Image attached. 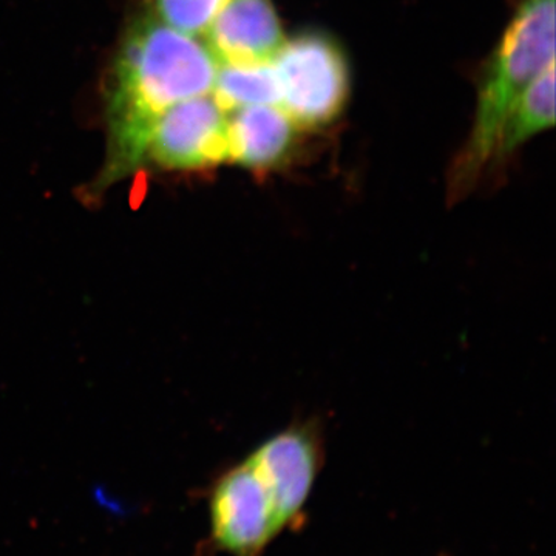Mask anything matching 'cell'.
Segmentation results:
<instances>
[{"label":"cell","instance_id":"5b68a950","mask_svg":"<svg viewBox=\"0 0 556 556\" xmlns=\"http://www.w3.org/2000/svg\"><path fill=\"white\" fill-rule=\"evenodd\" d=\"M211 526L215 543L233 556H258L278 535L268 489L248 457L214 485Z\"/></svg>","mask_w":556,"mask_h":556},{"label":"cell","instance_id":"6da1fadb","mask_svg":"<svg viewBox=\"0 0 556 556\" xmlns=\"http://www.w3.org/2000/svg\"><path fill=\"white\" fill-rule=\"evenodd\" d=\"M217 70L214 54L195 36L155 14L139 17L124 36L110 72L108 159L94 188H108L144 164L161 116L178 102L211 93Z\"/></svg>","mask_w":556,"mask_h":556},{"label":"cell","instance_id":"52a82bcc","mask_svg":"<svg viewBox=\"0 0 556 556\" xmlns=\"http://www.w3.org/2000/svg\"><path fill=\"white\" fill-rule=\"evenodd\" d=\"M204 36L218 64L270 62L287 42L273 0H228Z\"/></svg>","mask_w":556,"mask_h":556},{"label":"cell","instance_id":"7a4b0ae2","mask_svg":"<svg viewBox=\"0 0 556 556\" xmlns=\"http://www.w3.org/2000/svg\"><path fill=\"white\" fill-rule=\"evenodd\" d=\"M552 64L555 0H522L482 75L470 137L450 167V200L464 199L493 169L497 137L507 113Z\"/></svg>","mask_w":556,"mask_h":556},{"label":"cell","instance_id":"ba28073f","mask_svg":"<svg viewBox=\"0 0 556 556\" xmlns=\"http://www.w3.org/2000/svg\"><path fill=\"white\" fill-rule=\"evenodd\" d=\"M299 130L278 104L233 110L228 116V161L257 174L280 169L298 149Z\"/></svg>","mask_w":556,"mask_h":556},{"label":"cell","instance_id":"3957f363","mask_svg":"<svg viewBox=\"0 0 556 556\" xmlns=\"http://www.w3.org/2000/svg\"><path fill=\"white\" fill-rule=\"evenodd\" d=\"M278 105L300 129H317L339 118L350 94V70L342 49L321 33L287 40L273 61Z\"/></svg>","mask_w":556,"mask_h":556},{"label":"cell","instance_id":"30bf717a","mask_svg":"<svg viewBox=\"0 0 556 556\" xmlns=\"http://www.w3.org/2000/svg\"><path fill=\"white\" fill-rule=\"evenodd\" d=\"M212 97L225 112L251 105L278 104V84L273 61L218 64Z\"/></svg>","mask_w":556,"mask_h":556},{"label":"cell","instance_id":"8992f818","mask_svg":"<svg viewBox=\"0 0 556 556\" xmlns=\"http://www.w3.org/2000/svg\"><path fill=\"white\" fill-rule=\"evenodd\" d=\"M268 489L277 532L291 525L305 507L321 466L317 428L294 424L260 444L248 456Z\"/></svg>","mask_w":556,"mask_h":556},{"label":"cell","instance_id":"8fae6325","mask_svg":"<svg viewBox=\"0 0 556 556\" xmlns=\"http://www.w3.org/2000/svg\"><path fill=\"white\" fill-rule=\"evenodd\" d=\"M228 0H153L155 16L188 35H204Z\"/></svg>","mask_w":556,"mask_h":556},{"label":"cell","instance_id":"277c9868","mask_svg":"<svg viewBox=\"0 0 556 556\" xmlns=\"http://www.w3.org/2000/svg\"><path fill=\"white\" fill-rule=\"evenodd\" d=\"M149 160L169 170H203L226 163L228 112L208 94L178 102L153 129Z\"/></svg>","mask_w":556,"mask_h":556},{"label":"cell","instance_id":"9c48e42d","mask_svg":"<svg viewBox=\"0 0 556 556\" xmlns=\"http://www.w3.org/2000/svg\"><path fill=\"white\" fill-rule=\"evenodd\" d=\"M554 123L555 64H552L532 80L507 113L497 137L493 167Z\"/></svg>","mask_w":556,"mask_h":556}]
</instances>
